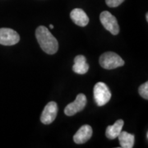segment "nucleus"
<instances>
[{"mask_svg": "<svg viewBox=\"0 0 148 148\" xmlns=\"http://www.w3.org/2000/svg\"><path fill=\"white\" fill-rule=\"evenodd\" d=\"M36 36L40 46L48 54L57 53L58 43L56 38L52 35L46 27L40 26L36 31Z\"/></svg>", "mask_w": 148, "mask_h": 148, "instance_id": "nucleus-1", "label": "nucleus"}, {"mask_svg": "<svg viewBox=\"0 0 148 148\" xmlns=\"http://www.w3.org/2000/svg\"><path fill=\"white\" fill-rule=\"evenodd\" d=\"M101 66L105 69H114L124 65L123 59L114 52H106L99 59Z\"/></svg>", "mask_w": 148, "mask_h": 148, "instance_id": "nucleus-2", "label": "nucleus"}, {"mask_svg": "<svg viewBox=\"0 0 148 148\" xmlns=\"http://www.w3.org/2000/svg\"><path fill=\"white\" fill-rule=\"evenodd\" d=\"M94 99L97 106H103L110 101L111 92L108 86L104 82H98L94 86Z\"/></svg>", "mask_w": 148, "mask_h": 148, "instance_id": "nucleus-3", "label": "nucleus"}, {"mask_svg": "<svg viewBox=\"0 0 148 148\" xmlns=\"http://www.w3.org/2000/svg\"><path fill=\"white\" fill-rule=\"evenodd\" d=\"M100 20L105 29L109 31L112 35L116 36L119 33V26L118 24L116 17L112 15V13L110 12H102L100 15Z\"/></svg>", "mask_w": 148, "mask_h": 148, "instance_id": "nucleus-4", "label": "nucleus"}, {"mask_svg": "<svg viewBox=\"0 0 148 148\" xmlns=\"http://www.w3.org/2000/svg\"><path fill=\"white\" fill-rule=\"evenodd\" d=\"M20 40L18 33L10 28H0V45L10 46L14 45Z\"/></svg>", "mask_w": 148, "mask_h": 148, "instance_id": "nucleus-5", "label": "nucleus"}, {"mask_svg": "<svg viewBox=\"0 0 148 148\" xmlns=\"http://www.w3.org/2000/svg\"><path fill=\"white\" fill-rule=\"evenodd\" d=\"M86 102L87 100L86 95L82 93L78 94L77 95L76 100L73 103H70L66 106V108L64 109V114L68 116H73L84 109L86 106Z\"/></svg>", "mask_w": 148, "mask_h": 148, "instance_id": "nucleus-6", "label": "nucleus"}, {"mask_svg": "<svg viewBox=\"0 0 148 148\" xmlns=\"http://www.w3.org/2000/svg\"><path fill=\"white\" fill-rule=\"evenodd\" d=\"M58 114V105L54 101H50L45 106L44 110H43L41 116H40V121L44 124H50L53 123Z\"/></svg>", "mask_w": 148, "mask_h": 148, "instance_id": "nucleus-7", "label": "nucleus"}, {"mask_svg": "<svg viewBox=\"0 0 148 148\" xmlns=\"http://www.w3.org/2000/svg\"><path fill=\"white\" fill-rule=\"evenodd\" d=\"M92 133H93L92 127L90 125L88 124L82 125L73 136L74 143L77 144H83L86 143L88 140H90V138L92 136Z\"/></svg>", "mask_w": 148, "mask_h": 148, "instance_id": "nucleus-8", "label": "nucleus"}, {"mask_svg": "<svg viewBox=\"0 0 148 148\" xmlns=\"http://www.w3.org/2000/svg\"><path fill=\"white\" fill-rule=\"evenodd\" d=\"M70 17L74 23L79 27H86L89 23V17L81 8H75L71 12Z\"/></svg>", "mask_w": 148, "mask_h": 148, "instance_id": "nucleus-9", "label": "nucleus"}, {"mask_svg": "<svg viewBox=\"0 0 148 148\" xmlns=\"http://www.w3.org/2000/svg\"><path fill=\"white\" fill-rule=\"evenodd\" d=\"M89 70V65L86 63V58L83 55H77L74 58L73 71L77 74H86Z\"/></svg>", "mask_w": 148, "mask_h": 148, "instance_id": "nucleus-10", "label": "nucleus"}, {"mask_svg": "<svg viewBox=\"0 0 148 148\" xmlns=\"http://www.w3.org/2000/svg\"><path fill=\"white\" fill-rule=\"evenodd\" d=\"M124 125V122L122 119L117 120L113 125L108 126L106 130V136L110 140H114L118 138L119 133L121 132L123 127Z\"/></svg>", "mask_w": 148, "mask_h": 148, "instance_id": "nucleus-11", "label": "nucleus"}, {"mask_svg": "<svg viewBox=\"0 0 148 148\" xmlns=\"http://www.w3.org/2000/svg\"><path fill=\"white\" fill-rule=\"evenodd\" d=\"M119 141L120 143V147L123 148H132L134 145L135 137L132 133H128L125 131H121L118 136Z\"/></svg>", "mask_w": 148, "mask_h": 148, "instance_id": "nucleus-12", "label": "nucleus"}, {"mask_svg": "<svg viewBox=\"0 0 148 148\" xmlns=\"http://www.w3.org/2000/svg\"><path fill=\"white\" fill-rule=\"evenodd\" d=\"M138 93L139 95L143 97L145 100H148V82H146L145 83H143L142 86H140V87L138 88Z\"/></svg>", "mask_w": 148, "mask_h": 148, "instance_id": "nucleus-13", "label": "nucleus"}, {"mask_svg": "<svg viewBox=\"0 0 148 148\" xmlns=\"http://www.w3.org/2000/svg\"><path fill=\"white\" fill-rule=\"evenodd\" d=\"M125 0H106V3L110 8H116L123 3Z\"/></svg>", "mask_w": 148, "mask_h": 148, "instance_id": "nucleus-14", "label": "nucleus"}, {"mask_svg": "<svg viewBox=\"0 0 148 148\" xmlns=\"http://www.w3.org/2000/svg\"><path fill=\"white\" fill-rule=\"evenodd\" d=\"M146 19H147V21H148V13L146 14Z\"/></svg>", "mask_w": 148, "mask_h": 148, "instance_id": "nucleus-15", "label": "nucleus"}, {"mask_svg": "<svg viewBox=\"0 0 148 148\" xmlns=\"http://www.w3.org/2000/svg\"><path fill=\"white\" fill-rule=\"evenodd\" d=\"M49 27H50V28H51V29H53V25H52V24H50V25H49Z\"/></svg>", "mask_w": 148, "mask_h": 148, "instance_id": "nucleus-16", "label": "nucleus"}]
</instances>
